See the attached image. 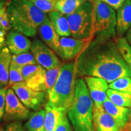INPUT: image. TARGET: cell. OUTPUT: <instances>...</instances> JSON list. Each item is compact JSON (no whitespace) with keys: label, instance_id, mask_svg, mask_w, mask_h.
Segmentation results:
<instances>
[{"label":"cell","instance_id":"12","mask_svg":"<svg viewBox=\"0 0 131 131\" xmlns=\"http://www.w3.org/2000/svg\"><path fill=\"white\" fill-rule=\"evenodd\" d=\"M94 125L95 131L122 130L114 118L100 104H94Z\"/></svg>","mask_w":131,"mask_h":131},{"label":"cell","instance_id":"3","mask_svg":"<svg viewBox=\"0 0 131 131\" xmlns=\"http://www.w3.org/2000/svg\"><path fill=\"white\" fill-rule=\"evenodd\" d=\"M77 77L76 60L61 66L56 83L47 92L50 107L68 114L74 100Z\"/></svg>","mask_w":131,"mask_h":131},{"label":"cell","instance_id":"16","mask_svg":"<svg viewBox=\"0 0 131 131\" xmlns=\"http://www.w3.org/2000/svg\"><path fill=\"white\" fill-rule=\"evenodd\" d=\"M103 106L104 110L114 118L122 130L126 126L131 118L130 108L116 105L108 97L103 103Z\"/></svg>","mask_w":131,"mask_h":131},{"label":"cell","instance_id":"15","mask_svg":"<svg viewBox=\"0 0 131 131\" xmlns=\"http://www.w3.org/2000/svg\"><path fill=\"white\" fill-rule=\"evenodd\" d=\"M38 32L42 41L58 55L60 49V37L55 32L47 16L38 27Z\"/></svg>","mask_w":131,"mask_h":131},{"label":"cell","instance_id":"38","mask_svg":"<svg viewBox=\"0 0 131 131\" xmlns=\"http://www.w3.org/2000/svg\"><path fill=\"white\" fill-rule=\"evenodd\" d=\"M0 131H4V129L2 128V127H0Z\"/></svg>","mask_w":131,"mask_h":131},{"label":"cell","instance_id":"18","mask_svg":"<svg viewBox=\"0 0 131 131\" xmlns=\"http://www.w3.org/2000/svg\"><path fill=\"white\" fill-rule=\"evenodd\" d=\"M48 18L55 32L60 37L71 36L70 26L66 15L55 10L48 14Z\"/></svg>","mask_w":131,"mask_h":131},{"label":"cell","instance_id":"17","mask_svg":"<svg viewBox=\"0 0 131 131\" xmlns=\"http://www.w3.org/2000/svg\"><path fill=\"white\" fill-rule=\"evenodd\" d=\"M131 27V0H125L117 13L116 30L119 35H123Z\"/></svg>","mask_w":131,"mask_h":131},{"label":"cell","instance_id":"37","mask_svg":"<svg viewBox=\"0 0 131 131\" xmlns=\"http://www.w3.org/2000/svg\"><path fill=\"white\" fill-rule=\"evenodd\" d=\"M5 0H0V9L5 6Z\"/></svg>","mask_w":131,"mask_h":131},{"label":"cell","instance_id":"34","mask_svg":"<svg viewBox=\"0 0 131 131\" xmlns=\"http://www.w3.org/2000/svg\"><path fill=\"white\" fill-rule=\"evenodd\" d=\"M6 31L0 29V50L6 46Z\"/></svg>","mask_w":131,"mask_h":131},{"label":"cell","instance_id":"2","mask_svg":"<svg viewBox=\"0 0 131 131\" xmlns=\"http://www.w3.org/2000/svg\"><path fill=\"white\" fill-rule=\"evenodd\" d=\"M6 6L12 28L27 37L37 35L47 16L29 0H10Z\"/></svg>","mask_w":131,"mask_h":131},{"label":"cell","instance_id":"8","mask_svg":"<svg viewBox=\"0 0 131 131\" xmlns=\"http://www.w3.org/2000/svg\"><path fill=\"white\" fill-rule=\"evenodd\" d=\"M32 113L19 99L12 88L7 89L3 120L16 122L28 119Z\"/></svg>","mask_w":131,"mask_h":131},{"label":"cell","instance_id":"35","mask_svg":"<svg viewBox=\"0 0 131 131\" xmlns=\"http://www.w3.org/2000/svg\"><path fill=\"white\" fill-rule=\"evenodd\" d=\"M6 12H7V6H4L2 9H0V27H1V23H2V21Z\"/></svg>","mask_w":131,"mask_h":131},{"label":"cell","instance_id":"1","mask_svg":"<svg viewBox=\"0 0 131 131\" xmlns=\"http://www.w3.org/2000/svg\"><path fill=\"white\" fill-rule=\"evenodd\" d=\"M77 75L94 77L112 83L122 77L131 78V71L123 58L117 38H94L76 59Z\"/></svg>","mask_w":131,"mask_h":131},{"label":"cell","instance_id":"7","mask_svg":"<svg viewBox=\"0 0 131 131\" xmlns=\"http://www.w3.org/2000/svg\"><path fill=\"white\" fill-rule=\"evenodd\" d=\"M11 88L24 105L29 109L39 111L48 102L47 92L36 91L27 86L25 81L16 83Z\"/></svg>","mask_w":131,"mask_h":131},{"label":"cell","instance_id":"32","mask_svg":"<svg viewBox=\"0 0 131 131\" xmlns=\"http://www.w3.org/2000/svg\"><path fill=\"white\" fill-rule=\"evenodd\" d=\"M4 131H26L24 127L21 122H13L6 126L4 129Z\"/></svg>","mask_w":131,"mask_h":131},{"label":"cell","instance_id":"27","mask_svg":"<svg viewBox=\"0 0 131 131\" xmlns=\"http://www.w3.org/2000/svg\"><path fill=\"white\" fill-rule=\"evenodd\" d=\"M23 68L17 66L14 63H11L9 70V79L8 88H11L13 85L19 82L24 81L22 74Z\"/></svg>","mask_w":131,"mask_h":131},{"label":"cell","instance_id":"29","mask_svg":"<svg viewBox=\"0 0 131 131\" xmlns=\"http://www.w3.org/2000/svg\"><path fill=\"white\" fill-rule=\"evenodd\" d=\"M45 70L46 69L42 68L41 66L38 64L26 66L22 69V74L24 81H27L38 73L45 71Z\"/></svg>","mask_w":131,"mask_h":131},{"label":"cell","instance_id":"10","mask_svg":"<svg viewBox=\"0 0 131 131\" xmlns=\"http://www.w3.org/2000/svg\"><path fill=\"white\" fill-rule=\"evenodd\" d=\"M92 40L61 37L58 55L63 61H72L84 51Z\"/></svg>","mask_w":131,"mask_h":131},{"label":"cell","instance_id":"21","mask_svg":"<svg viewBox=\"0 0 131 131\" xmlns=\"http://www.w3.org/2000/svg\"><path fill=\"white\" fill-rule=\"evenodd\" d=\"M45 110L46 112L45 119L46 131H55L59 118L63 112L50 107L47 103L45 106Z\"/></svg>","mask_w":131,"mask_h":131},{"label":"cell","instance_id":"36","mask_svg":"<svg viewBox=\"0 0 131 131\" xmlns=\"http://www.w3.org/2000/svg\"><path fill=\"white\" fill-rule=\"evenodd\" d=\"M126 40L128 42V43L131 46V27L130 28L127 30L126 33Z\"/></svg>","mask_w":131,"mask_h":131},{"label":"cell","instance_id":"9","mask_svg":"<svg viewBox=\"0 0 131 131\" xmlns=\"http://www.w3.org/2000/svg\"><path fill=\"white\" fill-rule=\"evenodd\" d=\"M30 50L37 63L45 69L61 67L62 63L56 53L42 41L35 40L32 41Z\"/></svg>","mask_w":131,"mask_h":131},{"label":"cell","instance_id":"26","mask_svg":"<svg viewBox=\"0 0 131 131\" xmlns=\"http://www.w3.org/2000/svg\"><path fill=\"white\" fill-rule=\"evenodd\" d=\"M110 89L117 90L131 95V78L122 77L109 84Z\"/></svg>","mask_w":131,"mask_h":131},{"label":"cell","instance_id":"33","mask_svg":"<svg viewBox=\"0 0 131 131\" xmlns=\"http://www.w3.org/2000/svg\"><path fill=\"white\" fill-rule=\"evenodd\" d=\"M101 2L107 4L110 7L113 8L115 10H118L122 6L125 0H98Z\"/></svg>","mask_w":131,"mask_h":131},{"label":"cell","instance_id":"20","mask_svg":"<svg viewBox=\"0 0 131 131\" xmlns=\"http://www.w3.org/2000/svg\"><path fill=\"white\" fill-rule=\"evenodd\" d=\"M46 112L44 109L35 111L31 114L25 124L28 131H46L45 126Z\"/></svg>","mask_w":131,"mask_h":131},{"label":"cell","instance_id":"22","mask_svg":"<svg viewBox=\"0 0 131 131\" xmlns=\"http://www.w3.org/2000/svg\"><path fill=\"white\" fill-rule=\"evenodd\" d=\"M109 99L116 105L122 107H131V95L123 92L109 89L107 91Z\"/></svg>","mask_w":131,"mask_h":131},{"label":"cell","instance_id":"30","mask_svg":"<svg viewBox=\"0 0 131 131\" xmlns=\"http://www.w3.org/2000/svg\"><path fill=\"white\" fill-rule=\"evenodd\" d=\"M73 130L69 120L68 117H66V114L62 113L55 127V131H73Z\"/></svg>","mask_w":131,"mask_h":131},{"label":"cell","instance_id":"31","mask_svg":"<svg viewBox=\"0 0 131 131\" xmlns=\"http://www.w3.org/2000/svg\"><path fill=\"white\" fill-rule=\"evenodd\" d=\"M8 88L0 87V122L3 119L4 115L5 104H6V96Z\"/></svg>","mask_w":131,"mask_h":131},{"label":"cell","instance_id":"6","mask_svg":"<svg viewBox=\"0 0 131 131\" xmlns=\"http://www.w3.org/2000/svg\"><path fill=\"white\" fill-rule=\"evenodd\" d=\"M94 38H116L117 14L115 10L105 3L93 0Z\"/></svg>","mask_w":131,"mask_h":131},{"label":"cell","instance_id":"4","mask_svg":"<svg viewBox=\"0 0 131 131\" xmlns=\"http://www.w3.org/2000/svg\"><path fill=\"white\" fill-rule=\"evenodd\" d=\"M94 106L84 79H77L74 100L67 114L73 130L95 131Z\"/></svg>","mask_w":131,"mask_h":131},{"label":"cell","instance_id":"19","mask_svg":"<svg viewBox=\"0 0 131 131\" xmlns=\"http://www.w3.org/2000/svg\"><path fill=\"white\" fill-rule=\"evenodd\" d=\"M12 55L7 47L0 50V87H7ZM8 88V87H7Z\"/></svg>","mask_w":131,"mask_h":131},{"label":"cell","instance_id":"14","mask_svg":"<svg viewBox=\"0 0 131 131\" xmlns=\"http://www.w3.org/2000/svg\"><path fill=\"white\" fill-rule=\"evenodd\" d=\"M6 42L11 53L15 55L28 52L32 46V42L27 37L14 29L6 34Z\"/></svg>","mask_w":131,"mask_h":131},{"label":"cell","instance_id":"23","mask_svg":"<svg viewBox=\"0 0 131 131\" xmlns=\"http://www.w3.org/2000/svg\"><path fill=\"white\" fill-rule=\"evenodd\" d=\"M86 0H57L56 10L65 15L74 12Z\"/></svg>","mask_w":131,"mask_h":131},{"label":"cell","instance_id":"28","mask_svg":"<svg viewBox=\"0 0 131 131\" xmlns=\"http://www.w3.org/2000/svg\"><path fill=\"white\" fill-rule=\"evenodd\" d=\"M45 14L56 10L57 0H29Z\"/></svg>","mask_w":131,"mask_h":131},{"label":"cell","instance_id":"24","mask_svg":"<svg viewBox=\"0 0 131 131\" xmlns=\"http://www.w3.org/2000/svg\"><path fill=\"white\" fill-rule=\"evenodd\" d=\"M12 62L21 68H23L26 66L38 64L33 54L29 52L18 55L14 54L12 55Z\"/></svg>","mask_w":131,"mask_h":131},{"label":"cell","instance_id":"11","mask_svg":"<svg viewBox=\"0 0 131 131\" xmlns=\"http://www.w3.org/2000/svg\"><path fill=\"white\" fill-rule=\"evenodd\" d=\"M60 68L45 70L25 81V83L29 87L36 91L47 92L53 88L56 83Z\"/></svg>","mask_w":131,"mask_h":131},{"label":"cell","instance_id":"25","mask_svg":"<svg viewBox=\"0 0 131 131\" xmlns=\"http://www.w3.org/2000/svg\"><path fill=\"white\" fill-rule=\"evenodd\" d=\"M117 42L119 52L131 71V46L123 37L117 38Z\"/></svg>","mask_w":131,"mask_h":131},{"label":"cell","instance_id":"13","mask_svg":"<svg viewBox=\"0 0 131 131\" xmlns=\"http://www.w3.org/2000/svg\"><path fill=\"white\" fill-rule=\"evenodd\" d=\"M90 95L94 104L103 105L107 98V91L109 88L105 80L94 77H84Z\"/></svg>","mask_w":131,"mask_h":131},{"label":"cell","instance_id":"5","mask_svg":"<svg viewBox=\"0 0 131 131\" xmlns=\"http://www.w3.org/2000/svg\"><path fill=\"white\" fill-rule=\"evenodd\" d=\"M66 16L72 37L78 39H94L93 0H86L74 12Z\"/></svg>","mask_w":131,"mask_h":131}]
</instances>
